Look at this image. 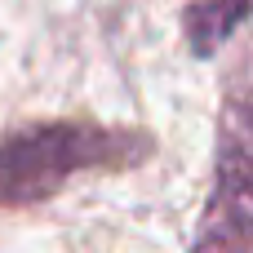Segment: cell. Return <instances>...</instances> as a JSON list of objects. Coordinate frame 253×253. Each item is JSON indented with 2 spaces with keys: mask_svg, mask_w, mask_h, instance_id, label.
I'll return each mask as SVG.
<instances>
[{
  "mask_svg": "<svg viewBox=\"0 0 253 253\" xmlns=\"http://www.w3.org/2000/svg\"><path fill=\"white\" fill-rule=\"evenodd\" d=\"M191 253H253V98L222 107L213 187Z\"/></svg>",
  "mask_w": 253,
  "mask_h": 253,
  "instance_id": "obj_2",
  "label": "cell"
},
{
  "mask_svg": "<svg viewBox=\"0 0 253 253\" xmlns=\"http://www.w3.org/2000/svg\"><path fill=\"white\" fill-rule=\"evenodd\" d=\"M249 13H253V0H196V4L182 13L191 53H196V58L218 53V49L240 31V22H245Z\"/></svg>",
  "mask_w": 253,
  "mask_h": 253,
  "instance_id": "obj_3",
  "label": "cell"
},
{
  "mask_svg": "<svg viewBox=\"0 0 253 253\" xmlns=\"http://www.w3.org/2000/svg\"><path fill=\"white\" fill-rule=\"evenodd\" d=\"M151 156L142 133L49 120L0 142V205H36L89 169H133Z\"/></svg>",
  "mask_w": 253,
  "mask_h": 253,
  "instance_id": "obj_1",
  "label": "cell"
}]
</instances>
